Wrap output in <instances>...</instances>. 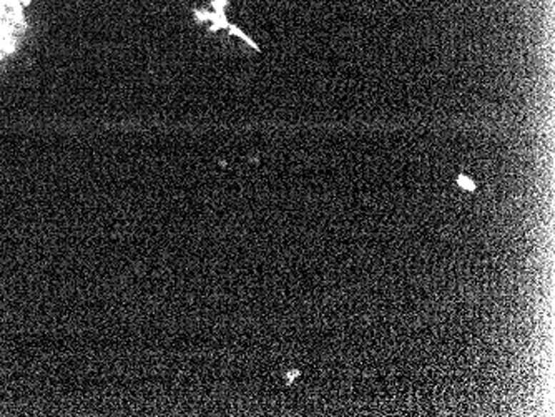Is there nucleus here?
Wrapping results in <instances>:
<instances>
[{"label":"nucleus","mask_w":555,"mask_h":417,"mask_svg":"<svg viewBox=\"0 0 555 417\" xmlns=\"http://www.w3.org/2000/svg\"><path fill=\"white\" fill-rule=\"evenodd\" d=\"M25 5L29 0H0V62L19 47L25 30Z\"/></svg>","instance_id":"1"},{"label":"nucleus","mask_w":555,"mask_h":417,"mask_svg":"<svg viewBox=\"0 0 555 417\" xmlns=\"http://www.w3.org/2000/svg\"><path fill=\"white\" fill-rule=\"evenodd\" d=\"M459 183H461V186H464V188H466V190H471V191H472V190H474V188H476V186H474V183H471V181H469V178L461 176V178H459Z\"/></svg>","instance_id":"2"}]
</instances>
